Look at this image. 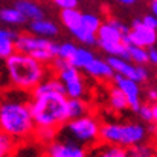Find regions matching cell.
I'll return each mask as SVG.
<instances>
[{"label":"cell","mask_w":157,"mask_h":157,"mask_svg":"<svg viewBox=\"0 0 157 157\" xmlns=\"http://www.w3.org/2000/svg\"><path fill=\"white\" fill-rule=\"evenodd\" d=\"M36 125L29 104L20 101H5L0 104V131L7 134L16 143H26L33 138Z\"/></svg>","instance_id":"1"},{"label":"cell","mask_w":157,"mask_h":157,"mask_svg":"<svg viewBox=\"0 0 157 157\" xmlns=\"http://www.w3.org/2000/svg\"><path fill=\"white\" fill-rule=\"evenodd\" d=\"M29 109L36 127L61 130L69 121L68 98L63 94H45L32 98Z\"/></svg>","instance_id":"2"},{"label":"cell","mask_w":157,"mask_h":157,"mask_svg":"<svg viewBox=\"0 0 157 157\" xmlns=\"http://www.w3.org/2000/svg\"><path fill=\"white\" fill-rule=\"evenodd\" d=\"M6 68L12 84L19 90L29 92L45 79L48 72L43 63L35 61L29 55L17 52H14L12 56L6 59Z\"/></svg>","instance_id":"3"},{"label":"cell","mask_w":157,"mask_h":157,"mask_svg":"<svg viewBox=\"0 0 157 157\" xmlns=\"http://www.w3.org/2000/svg\"><path fill=\"white\" fill-rule=\"evenodd\" d=\"M148 138V128L140 123H105L100 128V141L118 146L125 150L133 148Z\"/></svg>","instance_id":"4"},{"label":"cell","mask_w":157,"mask_h":157,"mask_svg":"<svg viewBox=\"0 0 157 157\" xmlns=\"http://www.w3.org/2000/svg\"><path fill=\"white\" fill-rule=\"evenodd\" d=\"M100 128L101 124L98 118L91 114L75 120H69L65 124L68 137L72 138L71 141L81 144V146H88V147L100 141Z\"/></svg>","instance_id":"5"},{"label":"cell","mask_w":157,"mask_h":157,"mask_svg":"<svg viewBox=\"0 0 157 157\" xmlns=\"http://www.w3.org/2000/svg\"><path fill=\"white\" fill-rule=\"evenodd\" d=\"M105 62L111 67L114 74L124 76L127 79H131L137 84H143L150 78V71L144 65H134L133 62L127 61V59L115 56H109Z\"/></svg>","instance_id":"6"},{"label":"cell","mask_w":157,"mask_h":157,"mask_svg":"<svg viewBox=\"0 0 157 157\" xmlns=\"http://www.w3.org/2000/svg\"><path fill=\"white\" fill-rule=\"evenodd\" d=\"M58 79L61 81L65 90V97L72 100V98H84L85 95V82L82 79L81 72L72 68L69 63L67 67L55 74Z\"/></svg>","instance_id":"7"},{"label":"cell","mask_w":157,"mask_h":157,"mask_svg":"<svg viewBox=\"0 0 157 157\" xmlns=\"http://www.w3.org/2000/svg\"><path fill=\"white\" fill-rule=\"evenodd\" d=\"M14 43V51L17 53H23V55H32L39 51H58L56 43L51 42L46 38H40V36H35V35H16L13 40Z\"/></svg>","instance_id":"8"},{"label":"cell","mask_w":157,"mask_h":157,"mask_svg":"<svg viewBox=\"0 0 157 157\" xmlns=\"http://www.w3.org/2000/svg\"><path fill=\"white\" fill-rule=\"evenodd\" d=\"M156 40H157L156 30L146 28L140 19L134 20L128 33L124 36V43L125 45H133V46H138V48L143 49L153 48Z\"/></svg>","instance_id":"9"},{"label":"cell","mask_w":157,"mask_h":157,"mask_svg":"<svg viewBox=\"0 0 157 157\" xmlns=\"http://www.w3.org/2000/svg\"><path fill=\"white\" fill-rule=\"evenodd\" d=\"M130 28L117 19H109L105 23H101L98 32H97V43L102 45H111V43L124 42V36L128 33Z\"/></svg>","instance_id":"10"},{"label":"cell","mask_w":157,"mask_h":157,"mask_svg":"<svg viewBox=\"0 0 157 157\" xmlns=\"http://www.w3.org/2000/svg\"><path fill=\"white\" fill-rule=\"evenodd\" d=\"M45 157H86V148L71 140H55L43 147Z\"/></svg>","instance_id":"11"},{"label":"cell","mask_w":157,"mask_h":157,"mask_svg":"<svg viewBox=\"0 0 157 157\" xmlns=\"http://www.w3.org/2000/svg\"><path fill=\"white\" fill-rule=\"evenodd\" d=\"M113 79H114V86L118 88L123 92V95L125 97L128 108L137 113L140 105H141V90H140V84L131 81V79H127V78H124L121 75H117V74H114Z\"/></svg>","instance_id":"12"},{"label":"cell","mask_w":157,"mask_h":157,"mask_svg":"<svg viewBox=\"0 0 157 157\" xmlns=\"http://www.w3.org/2000/svg\"><path fill=\"white\" fill-rule=\"evenodd\" d=\"M86 157H128V153L123 147L98 141L86 148Z\"/></svg>","instance_id":"13"},{"label":"cell","mask_w":157,"mask_h":157,"mask_svg":"<svg viewBox=\"0 0 157 157\" xmlns=\"http://www.w3.org/2000/svg\"><path fill=\"white\" fill-rule=\"evenodd\" d=\"M85 71L90 74L92 78L95 79H101V81H109L114 76V71L111 69L108 63L102 59L94 58L92 61L85 67Z\"/></svg>","instance_id":"14"},{"label":"cell","mask_w":157,"mask_h":157,"mask_svg":"<svg viewBox=\"0 0 157 157\" xmlns=\"http://www.w3.org/2000/svg\"><path fill=\"white\" fill-rule=\"evenodd\" d=\"M14 9L19 10L25 19H29L32 22L43 19V10L40 9V6L36 5L32 0H16Z\"/></svg>","instance_id":"15"},{"label":"cell","mask_w":157,"mask_h":157,"mask_svg":"<svg viewBox=\"0 0 157 157\" xmlns=\"http://www.w3.org/2000/svg\"><path fill=\"white\" fill-rule=\"evenodd\" d=\"M30 94H32V98L45 95V94H63L65 95V90H63V85L61 84V81L56 76H53L49 79H43L36 88L30 91Z\"/></svg>","instance_id":"16"},{"label":"cell","mask_w":157,"mask_h":157,"mask_svg":"<svg viewBox=\"0 0 157 157\" xmlns=\"http://www.w3.org/2000/svg\"><path fill=\"white\" fill-rule=\"evenodd\" d=\"M30 30L33 32L35 36H40V38H51L58 33V26L51 20L40 19L35 20L30 23Z\"/></svg>","instance_id":"17"},{"label":"cell","mask_w":157,"mask_h":157,"mask_svg":"<svg viewBox=\"0 0 157 157\" xmlns=\"http://www.w3.org/2000/svg\"><path fill=\"white\" fill-rule=\"evenodd\" d=\"M14 38L16 33L7 29H0V59H7L12 56L16 51H14Z\"/></svg>","instance_id":"18"},{"label":"cell","mask_w":157,"mask_h":157,"mask_svg":"<svg viewBox=\"0 0 157 157\" xmlns=\"http://www.w3.org/2000/svg\"><path fill=\"white\" fill-rule=\"evenodd\" d=\"M90 104L86 102V100L84 98H68V118L69 120H75L79 117L90 114Z\"/></svg>","instance_id":"19"},{"label":"cell","mask_w":157,"mask_h":157,"mask_svg":"<svg viewBox=\"0 0 157 157\" xmlns=\"http://www.w3.org/2000/svg\"><path fill=\"white\" fill-rule=\"evenodd\" d=\"M94 53L91 52L90 49L86 48H76V51L74 52L71 58H69V61L68 63L71 65L72 68H75V69H85V67L90 63L92 59H94Z\"/></svg>","instance_id":"20"},{"label":"cell","mask_w":157,"mask_h":157,"mask_svg":"<svg viewBox=\"0 0 157 157\" xmlns=\"http://www.w3.org/2000/svg\"><path fill=\"white\" fill-rule=\"evenodd\" d=\"M81 16L82 13L78 9H67L61 10V20L62 23L65 25L72 33L76 32L78 29L81 28Z\"/></svg>","instance_id":"21"},{"label":"cell","mask_w":157,"mask_h":157,"mask_svg":"<svg viewBox=\"0 0 157 157\" xmlns=\"http://www.w3.org/2000/svg\"><path fill=\"white\" fill-rule=\"evenodd\" d=\"M108 100H109L111 108L114 109V111H117V113H123L125 109H128V104H127L125 97H124L123 92H121L118 88H115V86H113V88L109 90Z\"/></svg>","instance_id":"22"},{"label":"cell","mask_w":157,"mask_h":157,"mask_svg":"<svg viewBox=\"0 0 157 157\" xmlns=\"http://www.w3.org/2000/svg\"><path fill=\"white\" fill-rule=\"evenodd\" d=\"M58 131L56 128H49V127H36L33 133V138L36 141H39L40 144L46 146V144L52 143L56 140Z\"/></svg>","instance_id":"23"},{"label":"cell","mask_w":157,"mask_h":157,"mask_svg":"<svg viewBox=\"0 0 157 157\" xmlns=\"http://www.w3.org/2000/svg\"><path fill=\"white\" fill-rule=\"evenodd\" d=\"M17 143L7 134L0 131V157H14Z\"/></svg>","instance_id":"24"},{"label":"cell","mask_w":157,"mask_h":157,"mask_svg":"<svg viewBox=\"0 0 157 157\" xmlns=\"http://www.w3.org/2000/svg\"><path fill=\"white\" fill-rule=\"evenodd\" d=\"M127 55H128V61L134 62L136 65H144L148 62L147 56V49L133 46V45H127Z\"/></svg>","instance_id":"25"},{"label":"cell","mask_w":157,"mask_h":157,"mask_svg":"<svg viewBox=\"0 0 157 157\" xmlns=\"http://www.w3.org/2000/svg\"><path fill=\"white\" fill-rule=\"evenodd\" d=\"M0 20L7 25H20L26 22V19L22 16V13L14 7H7V9L0 10Z\"/></svg>","instance_id":"26"},{"label":"cell","mask_w":157,"mask_h":157,"mask_svg":"<svg viewBox=\"0 0 157 157\" xmlns=\"http://www.w3.org/2000/svg\"><path fill=\"white\" fill-rule=\"evenodd\" d=\"M101 26V19L97 16V14L92 13H82L81 16V28L90 33L97 35L98 29Z\"/></svg>","instance_id":"27"},{"label":"cell","mask_w":157,"mask_h":157,"mask_svg":"<svg viewBox=\"0 0 157 157\" xmlns=\"http://www.w3.org/2000/svg\"><path fill=\"white\" fill-rule=\"evenodd\" d=\"M101 48L104 49L107 53H109V56L115 58H123L128 61V55H127V45L124 42L118 43H111V45H102Z\"/></svg>","instance_id":"28"},{"label":"cell","mask_w":157,"mask_h":157,"mask_svg":"<svg viewBox=\"0 0 157 157\" xmlns=\"http://www.w3.org/2000/svg\"><path fill=\"white\" fill-rule=\"evenodd\" d=\"M128 157H154V147L150 143H141L127 150Z\"/></svg>","instance_id":"29"},{"label":"cell","mask_w":157,"mask_h":157,"mask_svg":"<svg viewBox=\"0 0 157 157\" xmlns=\"http://www.w3.org/2000/svg\"><path fill=\"white\" fill-rule=\"evenodd\" d=\"M137 113L140 114V117H141L146 123H150V124L156 123V120H157V105L156 104H151V102L141 104Z\"/></svg>","instance_id":"30"},{"label":"cell","mask_w":157,"mask_h":157,"mask_svg":"<svg viewBox=\"0 0 157 157\" xmlns=\"http://www.w3.org/2000/svg\"><path fill=\"white\" fill-rule=\"evenodd\" d=\"M78 46H75L71 42H65L58 45V51H56V58H61L63 61H69V58L74 55V52L76 51Z\"/></svg>","instance_id":"31"},{"label":"cell","mask_w":157,"mask_h":157,"mask_svg":"<svg viewBox=\"0 0 157 157\" xmlns=\"http://www.w3.org/2000/svg\"><path fill=\"white\" fill-rule=\"evenodd\" d=\"M74 36H75L79 42H82L84 45H95L97 43V36L94 33H90V32H86L82 28H79L76 32H74Z\"/></svg>","instance_id":"32"},{"label":"cell","mask_w":157,"mask_h":157,"mask_svg":"<svg viewBox=\"0 0 157 157\" xmlns=\"http://www.w3.org/2000/svg\"><path fill=\"white\" fill-rule=\"evenodd\" d=\"M53 3L58 7H61V10H67V9H76L78 0H53Z\"/></svg>","instance_id":"33"},{"label":"cell","mask_w":157,"mask_h":157,"mask_svg":"<svg viewBox=\"0 0 157 157\" xmlns=\"http://www.w3.org/2000/svg\"><path fill=\"white\" fill-rule=\"evenodd\" d=\"M140 20H141V23H143L146 28L153 29V30H156V29H157V19H156V16H153V14H147V16H144L143 19H140Z\"/></svg>","instance_id":"34"},{"label":"cell","mask_w":157,"mask_h":157,"mask_svg":"<svg viewBox=\"0 0 157 157\" xmlns=\"http://www.w3.org/2000/svg\"><path fill=\"white\" fill-rule=\"evenodd\" d=\"M147 56H148V62H151L153 65H154V63H157V51H156V48H154V46L147 49Z\"/></svg>","instance_id":"35"},{"label":"cell","mask_w":157,"mask_h":157,"mask_svg":"<svg viewBox=\"0 0 157 157\" xmlns=\"http://www.w3.org/2000/svg\"><path fill=\"white\" fill-rule=\"evenodd\" d=\"M147 97H148V101L151 102V104H156V100H157V91L156 88H150L147 92Z\"/></svg>","instance_id":"36"},{"label":"cell","mask_w":157,"mask_h":157,"mask_svg":"<svg viewBox=\"0 0 157 157\" xmlns=\"http://www.w3.org/2000/svg\"><path fill=\"white\" fill-rule=\"evenodd\" d=\"M150 7H151L153 16H156V14H157V0H151V5H150Z\"/></svg>","instance_id":"37"},{"label":"cell","mask_w":157,"mask_h":157,"mask_svg":"<svg viewBox=\"0 0 157 157\" xmlns=\"http://www.w3.org/2000/svg\"><path fill=\"white\" fill-rule=\"evenodd\" d=\"M118 3H121V5H125V6H131V5H134L137 0H117Z\"/></svg>","instance_id":"38"},{"label":"cell","mask_w":157,"mask_h":157,"mask_svg":"<svg viewBox=\"0 0 157 157\" xmlns=\"http://www.w3.org/2000/svg\"><path fill=\"white\" fill-rule=\"evenodd\" d=\"M42 157H45V156H42Z\"/></svg>","instance_id":"39"}]
</instances>
